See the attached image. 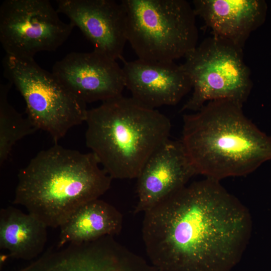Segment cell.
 Here are the masks:
<instances>
[{"label":"cell","mask_w":271,"mask_h":271,"mask_svg":"<svg viewBox=\"0 0 271 271\" xmlns=\"http://www.w3.org/2000/svg\"><path fill=\"white\" fill-rule=\"evenodd\" d=\"M251 230L248 209L207 178L145 212L142 224L147 253L159 271H230Z\"/></svg>","instance_id":"obj_1"},{"label":"cell","mask_w":271,"mask_h":271,"mask_svg":"<svg viewBox=\"0 0 271 271\" xmlns=\"http://www.w3.org/2000/svg\"><path fill=\"white\" fill-rule=\"evenodd\" d=\"M228 100L210 101L184 114L182 139L196 174L219 181L246 175L271 160V137Z\"/></svg>","instance_id":"obj_2"},{"label":"cell","mask_w":271,"mask_h":271,"mask_svg":"<svg viewBox=\"0 0 271 271\" xmlns=\"http://www.w3.org/2000/svg\"><path fill=\"white\" fill-rule=\"evenodd\" d=\"M100 166L91 152L55 144L20 170L13 203L24 206L48 227H60L109 189L112 179Z\"/></svg>","instance_id":"obj_3"},{"label":"cell","mask_w":271,"mask_h":271,"mask_svg":"<svg viewBox=\"0 0 271 271\" xmlns=\"http://www.w3.org/2000/svg\"><path fill=\"white\" fill-rule=\"evenodd\" d=\"M85 122L86 145L112 179L137 178L171 129L167 116L122 95L88 109Z\"/></svg>","instance_id":"obj_4"},{"label":"cell","mask_w":271,"mask_h":271,"mask_svg":"<svg viewBox=\"0 0 271 271\" xmlns=\"http://www.w3.org/2000/svg\"><path fill=\"white\" fill-rule=\"evenodd\" d=\"M127 41L138 59L174 62L197 45L193 8L185 0H122Z\"/></svg>","instance_id":"obj_5"},{"label":"cell","mask_w":271,"mask_h":271,"mask_svg":"<svg viewBox=\"0 0 271 271\" xmlns=\"http://www.w3.org/2000/svg\"><path fill=\"white\" fill-rule=\"evenodd\" d=\"M4 76L23 97L27 116L38 130L47 132L55 144L73 127L85 122L86 104L34 59L6 54Z\"/></svg>","instance_id":"obj_6"},{"label":"cell","mask_w":271,"mask_h":271,"mask_svg":"<svg viewBox=\"0 0 271 271\" xmlns=\"http://www.w3.org/2000/svg\"><path fill=\"white\" fill-rule=\"evenodd\" d=\"M181 66L193 92L182 110L196 111L209 101L228 100L243 106L252 88L243 49L216 36L205 39L189 52Z\"/></svg>","instance_id":"obj_7"},{"label":"cell","mask_w":271,"mask_h":271,"mask_svg":"<svg viewBox=\"0 0 271 271\" xmlns=\"http://www.w3.org/2000/svg\"><path fill=\"white\" fill-rule=\"evenodd\" d=\"M75 27L61 20L48 0H6L0 7V42L6 54L34 59L54 51Z\"/></svg>","instance_id":"obj_8"},{"label":"cell","mask_w":271,"mask_h":271,"mask_svg":"<svg viewBox=\"0 0 271 271\" xmlns=\"http://www.w3.org/2000/svg\"><path fill=\"white\" fill-rule=\"evenodd\" d=\"M52 72L86 104L121 96L125 87L122 67L116 60L94 50L68 54L54 64Z\"/></svg>","instance_id":"obj_9"},{"label":"cell","mask_w":271,"mask_h":271,"mask_svg":"<svg viewBox=\"0 0 271 271\" xmlns=\"http://www.w3.org/2000/svg\"><path fill=\"white\" fill-rule=\"evenodd\" d=\"M57 11L66 16L91 42L94 50L117 60L122 58L126 34V14L113 0H58Z\"/></svg>","instance_id":"obj_10"},{"label":"cell","mask_w":271,"mask_h":271,"mask_svg":"<svg viewBox=\"0 0 271 271\" xmlns=\"http://www.w3.org/2000/svg\"><path fill=\"white\" fill-rule=\"evenodd\" d=\"M196 175L180 141L169 139L149 158L137 179L134 212H145L185 186Z\"/></svg>","instance_id":"obj_11"},{"label":"cell","mask_w":271,"mask_h":271,"mask_svg":"<svg viewBox=\"0 0 271 271\" xmlns=\"http://www.w3.org/2000/svg\"><path fill=\"white\" fill-rule=\"evenodd\" d=\"M122 69L131 97L152 108L176 105L192 89L188 75L174 62L138 59L125 61Z\"/></svg>","instance_id":"obj_12"},{"label":"cell","mask_w":271,"mask_h":271,"mask_svg":"<svg viewBox=\"0 0 271 271\" xmlns=\"http://www.w3.org/2000/svg\"><path fill=\"white\" fill-rule=\"evenodd\" d=\"M196 16L213 35L243 48L251 33L264 22L267 6L261 0H194Z\"/></svg>","instance_id":"obj_13"},{"label":"cell","mask_w":271,"mask_h":271,"mask_svg":"<svg viewBox=\"0 0 271 271\" xmlns=\"http://www.w3.org/2000/svg\"><path fill=\"white\" fill-rule=\"evenodd\" d=\"M123 223L120 212L99 199L79 208L60 228L57 247L82 243L119 234Z\"/></svg>","instance_id":"obj_14"},{"label":"cell","mask_w":271,"mask_h":271,"mask_svg":"<svg viewBox=\"0 0 271 271\" xmlns=\"http://www.w3.org/2000/svg\"><path fill=\"white\" fill-rule=\"evenodd\" d=\"M48 227L27 213L9 206L0 211V248L14 257L31 259L39 254L47 241Z\"/></svg>","instance_id":"obj_15"},{"label":"cell","mask_w":271,"mask_h":271,"mask_svg":"<svg viewBox=\"0 0 271 271\" xmlns=\"http://www.w3.org/2000/svg\"><path fill=\"white\" fill-rule=\"evenodd\" d=\"M13 85H0V166L8 160L14 145L38 129L29 118L19 112L9 102L8 94Z\"/></svg>","instance_id":"obj_16"}]
</instances>
